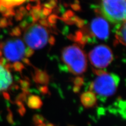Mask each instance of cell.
<instances>
[{
	"label": "cell",
	"mask_w": 126,
	"mask_h": 126,
	"mask_svg": "<svg viewBox=\"0 0 126 126\" xmlns=\"http://www.w3.org/2000/svg\"><path fill=\"white\" fill-rule=\"evenodd\" d=\"M89 58L92 64L100 69L107 67L113 59L111 49L105 45L94 47L89 53Z\"/></svg>",
	"instance_id": "cell-6"
},
{
	"label": "cell",
	"mask_w": 126,
	"mask_h": 126,
	"mask_svg": "<svg viewBox=\"0 0 126 126\" xmlns=\"http://www.w3.org/2000/svg\"><path fill=\"white\" fill-rule=\"evenodd\" d=\"M12 82L13 78L10 71L0 64V92L9 88Z\"/></svg>",
	"instance_id": "cell-8"
},
{
	"label": "cell",
	"mask_w": 126,
	"mask_h": 126,
	"mask_svg": "<svg viewBox=\"0 0 126 126\" xmlns=\"http://www.w3.org/2000/svg\"><path fill=\"white\" fill-rule=\"evenodd\" d=\"M23 67V65L19 62H16L13 65V68L16 71H21Z\"/></svg>",
	"instance_id": "cell-13"
},
{
	"label": "cell",
	"mask_w": 126,
	"mask_h": 126,
	"mask_svg": "<svg viewBox=\"0 0 126 126\" xmlns=\"http://www.w3.org/2000/svg\"><path fill=\"white\" fill-rule=\"evenodd\" d=\"M116 38L118 42L124 45H126V22L119 24L116 31Z\"/></svg>",
	"instance_id": "cell-10"
},
{
	"label": "cell",
	"mask_w": 126,
	"mask_h": 126,
	"mask_svg": "<svg viewBox=\"0 0 126 126\" xmlns=\"http://www.w3.org/2000/svg\"><path fill=\"white\" fill-rule=\"evenodd\" d=\"M8 25V22L5 17H3L0 19V27H5Z\"/></svg>",
	"instance_id": "cell-14"
},
{
	"label": "cell",
	"mask_w": 126,
	"mask_h": 126,
	"mask_svg": "<svg viewBox=\"0 0 126 126\" xmlns=\"http://www.w3.org/2000/svg\"><path fill=\"white\" fill-rule=\"evenodd\" d=\"M63 62L69 70L75 75L84 73L87 68V59L79 47L73 45L66 47L62 52Z\"/></svg>",
	"instance_id": "cell-1"
},
{
	"label": "cell",
	"mask_w": 126,
	"mask_h": 126,
	"mask_svg": "<svg viewBox=\"0 0 126 126\" xmlns=\"http://www.w3.org/2000/svg\"><path fill=\"white\" fill-rule=\"evenodd\" d=\"M98 76L90 86L91 92L102 97L113 95L117 91L120 81L119 77L115 74L106 73Z\"/></svg>",
	"instance_id": "cell-2"
},
{
	"label": "cell",
	"mask_w": 126,
	"mask_h": 126,
	"mask_svg": "<svg viewBox=\"0 0 126 126\" xmlns=\"http://www.w3.org/2000/svg\"><path fill=\"white\" fill-rule=\"evenodd\" d=\"M2 55V51L1 50V49H0V57H1Z\"/></svg>",
	"instance_id": "cell-17"
},
{
	"label": "cell",
	"mask_w": 126,
	"mask_h": 126,
	"mask_svg": "<svg viewBox=\"0 0 126 126\" xmlns=\"http://www.w3.org/2000/svg\"><path fill=\"white\" fill-rule=\"evenodd\" d=\"M45 126H54V125H53L52 124H47L46 125H45Z\"/></svg>",
	"instance_id": "cell-16"
},
{
	"label": "cell",
	"mask_w": 126,
	"mask_h": 126,
	"mask_svg": "<svg viewBox=\"0 0 126 126\" xmlns=\"http://www.w3.org/2000/svg\"><path fill=\"white\" fill-rule=\"evenodd\" d=\"M0 48H3L5 57L11 62H18L26 55L25 45L19 39H11L5 43H0Z\"/></svg>",
	"instance_id": "cell-5"
},
{
	"label": "cell",
	"mask_w": 126,
	"mask_h": 126,
	"mask_svg": "<svg viewBox=\"0 0 126 126\" xmlns=\"http://www.w3.org/2000/svg\"><path fill=\"white\" fill-rule=\"evenodd\" d=\"M24 39L31 49H39L44 47L48 42V32L43 26L34 24L26 29Z\"/></svg>",
	"instance_id": "cell-4"
},
{
	"label": "cell",
	"mask_w": 126,
	"mask_h": 126,
	"mask_svg": "<svg viewBox=\"0 0 126 126\" xmlns=\"http://www.w3.org/2000/svg\"><path fill=\"white\" fill-rule=\"evenodd\" d=\"M97 100L96 95L91 91L84 93L80 96L81 104L86 108L94 107L97 103Z\"/></svg>",
	"instance_id": "cell-9"
},
{
	"label": "cell",
	"mask_w": 126,
	"mask_h": 126,
	"mask_svg": "<svg viewBox=\"0 0 126 126\" xmlns=\"http://www.w3.org/2000/svg\"><path fill=\"white\" fill-rule=\"evenodd\" d=\"M12 34H13V35H17V36L19 34V30L17 27H16V28L13 30Z\"/></svg>",
	"instance_id": "cell-15"
},
{
	"label": "cell",
	"mask_w": 126,
	"mask_h": 126,
	"mask_svg": "<svg viewBox=\"0 0 126 126\" xmlns=\"http://www.w3.org/2000/svg\"><path fill=\"white\" fill-rule=\"evenodd\" d=\"M100 10L110 22L120 24L125 22L126 0H101Z\"/></svg>",
	"instance_id": "cell-3"
},
{
	"label": "cell",
	"mask_w": 126,
	"mask_h": 126,
	"mask_svg": "<svg viewBox=\"0 0 126 126\" xmlns=\"http://www.w3.org/2000/svg\"><path fill=\"white\" fill-rule=\"evenodd\" d=\"M27 0H0V4L5 6L8 9H13L16 6H18L25 3Z\"/></svg>",
	"instance_id": "cell-12"
},
{
	"label": "cell",
	"mask_w": 126,
	"mask_h": 126,
	"mask_svg": "<svg viewBox=\"0 0 126 126\" xmlns=\"http://www.w3.org/2000/svg\"><path fill=\"white\" fill-rule=\"evenodd\" d=\"M43 102L38 96L35 95L30 96L27 100V106L31 109H38L41 108Z\"/></svg>",
	"instance_id": "cell-11"
},
{
	"label": "cell",
	"mask_w": 126,
	"mask_h": 126,
	"mask_svg": "<svg viewBox=\"0 0 126 126\" xmlns=\"http://www.w3.org/2000/svg\"><path fill=\"white\" fill-rule=\"evenodd\" d=\"M90 30L97 38L102 40L107 39L109 35V26L107 21L104 18H94L90 24Z\"/></svg>",
	"instance_id": "cell-7"
}]
</instances>
